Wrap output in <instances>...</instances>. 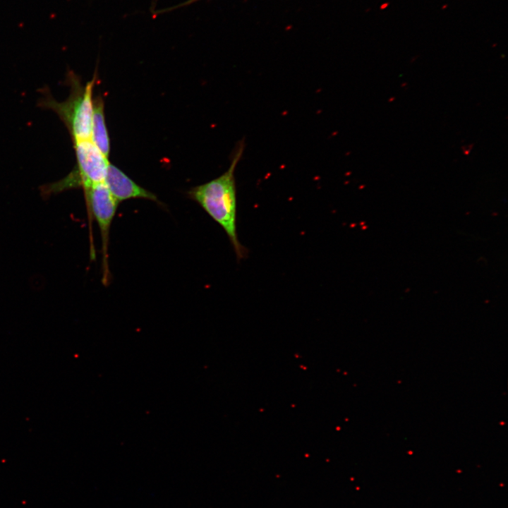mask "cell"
<instances>
[{
	"label": "cell",
	"instance_id": "6da1fadb",
	"mask_svg": "<svg viewBox=\"0 0 508 508\" xmlns=\"http://www.w3.org/2000/svg\"><path fill=\"white\" fill-rule=\"evenodd\" d=\"M243 151L240 145L226 171L217 178L191 188L188 196L201 207L226 232L238 261L244 258L247 249L241 244L236 226L237 197L234 172Z\"/></svg>",
	"mask_w": 508,
	"mask_h": 508
},
{
	"label": "cell",
	"instance_id": "7a4b0ae2",
	"mask_svg": "<svg viewBox=\"0 0 508 508\" xmlns=\"http://www.w3.org/2000/svg\"><path fill=\"white\" fill-rule=\"evenodd\" d=\"M71 92L64 102L54 99L48 90L40 100L41 107L54 111L67 128L72 141L90 139L93 111V89L97 80L95 74L85 85L73 73L69 72L67 78Z\"/></svg>",
	"mask_w": 508,
	"mask_h": 508
},
{
	"label": "cell",
	"instance_id": "3957f363",
	"mask_svg": "<svg viewBox=\"0 0 508 508\" xmlns=\"http://www.w3.org/2000/svg\"><path fill=\"white\" fill-rule=\"evenodd\" d=\"M76 165L62 180L44 187V193H56L71 188L87 189L103 183L109 164L90 139L73 142Z\"/></svg>",
	"mask_w": 508,
	"mask_h": 508
},
{
	"label": "cell",
	"instance_id": "277c9868",
	"mask_svg": "<svg viewBox=\"0 0 508 508\" xmlns=\"http://www.w3.org/2000/svg\"><path fill=\"white\" fill-rule=\"evenodd\" d=\"M88 213L95 219L102 240V282L105 286L110 282L109 267V230L119 203L113 198L105 184L100 183L84 190Z\"/></svg>",
	"mask_w": 508,
	"mask_h": 508
},
{
	"label": "cell",
	"instance_id": "5b68a950",
	"mask_svg": "<svg viewBox=\"0 0 508 508\" xmlns=\"http://www.w3.org/2000/svg\"><path fill=\"white\" fill-rule=\"evenodd\" d=\"M104 183L119 203L123 200L138 198L159 202L155 194L137 184L111 163L108 165Z\"/></svg>",
	"mask_w": 508,
	"mask_h": 508
},
{
	"label": "cell",
	"instance_id": "8992f818",
	"mask_svg": "<svg viewBox=\"0 0 508 508\" xmlns=\"http://www.w3.org/2000/svg\"><path fill=\"white\" fill-rule=\"evenodd\" d=\"M90 140L108 158L110 152V138L105 121L104 102L101 95L93 97Z\"/></svg>",
	"mask_w": 508,
	"mask_h": 508
},
{
	"label": "cell",
	"instance_id": "52a82bcc",
	"mask_svg": "<svg viewBox=\"0 0 508 508\" xmlns=\"http://www.w3.org/2000/svg\"><path fill=\"white\" fill-rule=\"evenodd\" d=\"M200 1V0H186V1L180 3V4H176V5H174V6H170V7H167V8H162V9H159V10H156V11H154V12H155L156 14H161V13H167V12H171V11H173L176 10V9H178V8H183V7H186V6H190V5H191V4H193L195 3V2H198V1Z\"/></svg>",
	"mask_w": 508,
	"mask_h": 508
},
{
	"label": "cell",
	"instance_id": "ba28073f",
	"mask_svg": "<svg viewBox=\"0 0 508 508\" xmlns=\"http://www.w3.org/2000/svg\"><path fill=\"white\" fill-rule=\"evenodd\" d=\"M388 5H389L388 3L383 4L381 6L380 8H381V9H384V8H385Z\"/></svg>",
	"mask_w": 508,
	"mask_h": 508
}]
</instances>
